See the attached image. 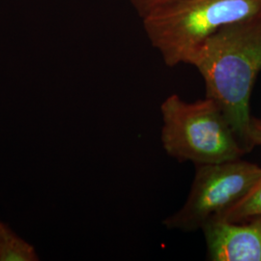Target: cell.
<instances>
[{
    "label": "cell",
    "mask_w": 261,
    "mask_h": 261,
    "mask_svg": "<svg viewBox=\"0 0 261 261\" xmlns=\"http://www.w3.org/2000/svg\"><path fill=\"white\" fill-rule=\"evenodd\" d=\"M190 64L203 76L206 97L219 105L243 148L251 149L250 101L261 72V13L220 28Z\"/></svg>",
    "instance_id": "6da1fadb"
},
{
    "label": "cell",
    "mask_w": 261,
    "mask_h": 261,
    "mask_svg": "<svg viewBox=\"0 0 261 261\" xmlns=\"http://www.w3.org/2000/svg\"><path fill=\"white\" fill-rule=\"evenodd\" d=\"M261 13V0H166L150 10L143 25L169 67L190 64L220 28Z\"/></svg>",
    "instance_id": "7a4b0ae2"
},
{
    "label": "cell",
    "mask_w": 261,
    "mask_h": 261,
    "mask_svg": "<svg viewBox=\"0 0 261 261\" xmlns=\"http://www.w3.org/2000/svg\"><path fill=\"white\" fill-rule=\"evenodd\" d=\"M161 112L162 143L171 158L197 166L238 160L246 152L211 98L186 102L173 94L161 105Z\"/></svg>",
    "instance_id": "3957f363"
},
{
    "label": "cell",
    "mask_w": 261,
    "mask_h": 261,
    "mask_svg": "<svg viewBox=\"0 0 261 261\" xmlns=\"http://www.w3.org/2000/svg\"><path fill=\"white\" fill-rule=\"evenodd\" d=\"M261 168L240 159L196 166L186 202L164 221L168 229L192 232L239 201L260 177Z\"/></svg>",
    "instance_id": "277c9868"
},
{
    "label": "cell",
    "mask_w": 261,
    "mask_h": 261,
    "mask_svg": "<svg viewBox=\"0 0 261 261\" xmlns=\"http://www.w3.org/2000/svg\"><path fill=\"white\" fill-rule=\"evenodd\" d=\"M251 222H208L201 229L211 261H261V216Z\"/></svg>",
    "instance_id": "5b68a950"
},
{
    "label": "cell",
    "mask_w": 261,
    "mask_h": 261,
    "mask_svg": "<svg viewBox=\"0 0 261 261\" xmlns=\"http://www.w3.org/2000/svg\"><path fill=\"white\" fill-rule=\"evenodd\" d=\"M257 216H261V175L246 196L214 220L238 223Z\"/></svg>",
    "instance_id": "8992f818"
},
{
    "label": "cell",
    "mask_w": 261,
    "mask_h": 261,
    "mask_svg": "<svg viewBox=\"0 0 261 261\" xmlns=\"http://www.w3.org/2000/svg\"><path fill=\"white\" fill-rule=\"evenodd\" d=\"M249 142L251 147L261 145V119L252 117L249 127Z\"/></svg>",
    "instance_id": "52a82bcc"
},
{
    "label": "cell",
    "mask_w": 261,
    "mask_h": 261,
    "mask_svg": "<svg viewBox=\"0 0 261 261\" xmlns=\"http://www.w3.org/2000/svg\"><path fill=\"white\" fill-rule=\"evenodd\" d=\"M134 6L139 11L140 16L143 17L150 10L153 9L159 4L165 2L166 0H130Z\"/></svg>",
    "instance_id": "ba28073f"
}]
</instances>
